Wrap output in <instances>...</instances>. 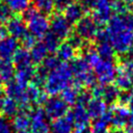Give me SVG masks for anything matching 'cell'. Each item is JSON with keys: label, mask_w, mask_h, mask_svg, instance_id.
<instances>
[{"label": "cell", "mask_w": 133, "mask_h": 133, "mask_svg": "<svg viewBox=\"0 0 133 133\" xmlns=\"http://www.w3.org/2000/svg\"><path fill=\"white\" fill-rule=\"evenodd\" d=\"M6 97L12 99L15 102L19 104L21 108L26 109L28 106L27 100H26V86H23L19 84L17 81H10L6 84L5 91Z\"/></svg>", "instance_id": "30bf717a"}, {"label": "cell", "mask_w": 133, "mask_h": 133, "mask_svg": "<svg viewBox=\"0 0 133 133\" xmlns=\"http://www.w3.org/2000/svg\"><path fill=\"white\" fill-rule=\"evenodd\" d=\"M99 27L91 17H83L75 24V33L84 41L95 38Z\"/></svg>", "instance_id": "ba28073f"}, {"label": "cell", "mask_w": 133, "mask_h": 133, "mask_svg": "<svg viewBox=\"0 0 133 133\" xmlns=\"http://www.w3.org/2000/svg\"><path fill=\"white\" fill-rule=\"evenodd\" d=\"M111 2L109 0H98L94 7L92 19L97 25L103 26L109 22L112 17Z\"/></svg>", "instance_id": "8fae6325"}, {"label": "cell", "mask_w": 133, "mask_h": 133, "mask_svg": "<svg viewBox=\"0 0 133 133\" xmlns=\"http://www.w3.org/2000/svg\"><path fill=\"white\" fill-rule=\"evenodd\" d=\"M6 29H5V27H3V26H1L0 25V41L3 38V37H5L6 36Z\"/></svg>", "instance_id": "681fc988"}, {"label": "cell", "mask_w": 133, "mask_h": 133, "mask_svg": "<svg viewBox=\"0 0 133 133\" xmlns=\"http://www.w3.org/2000/svg\"><path fill=\"white\" fill-rule=\"evenodd\" d=\"M114 81H115L114 85L121 90H130L133 87V78L119 69H117V73Z\"/></svg>", "instance_id": "83f0119b"}, {"label": "cell", "mask_w": 133, "mask_h": 133, "mask_svg": "<svg viewBox=\"0 0 133 133\" xmlns=\"http://www.w3.org/2000/svg\"><path fill=\"white\" fill-rule=\"evenodd\" d=\"M96 50H97V52H98V54H99L101 59L112 60V58L114 57V50H113L111 44L109 43V41L97 43Z\"/></svg>", "instance_id": "f1b7e54d"}, {"label": "cell", "mask_w": 133, "mask_h": 133, "mask_svg": "<svg viewBox=\"0 0 133 133\" xmlns=\"http://www.w3.org/2000/svg\"><path fill=\"white\" fill-rule=\"evenodd\" d=\"M91 96L94 98H100L103 100V102L106 105H112L114 104L119 95V89L114 84H96L92 86V89L90 91Z\"/></svg>", "instance_id": "8992f818"}, {"label": "cell", "mask_w": 133, "mask_h": 133, "mask_svg": "<svg viewBox=\"0 0 133 133\" xmlns=\"http://www.w3.org/2000/svg\"><path fill=\"white\" fill-rule=\"evenodd\" d=\"M72 133H90L88 128H76Z\"/></svg>", "instance_id": "c3c4849f"}, {"label": "cell", "mask_w": 133, "mask_h": 133, "mask_svg": "<svg viewBox=\"0 0 133 133\" xmlns=\"http://www.w3.org/2000/svg\"><path fill=\"white\" fill-rule=\"evenodd\" d=\"M73 80V74L70 64L61 62L56 69L49 72L44 88L46 95L56 96L60 94L65 87L70 86Z\"/></svg>", "instance_id": "6da1fadb"}, {"label": "cell", "mask_w": 133, "mask_h": 133, "mask_svg": "<svg viewBox=\"0 0 133 133\" xmlns=\"http://www.w3.org/2000/svg\"><path fill=\"white\" fill-rule=\"evenodd\" d=\"M86 110L90 118H99L107 111V105L100 98H92L86 105Z\"/></svg>", "instance_id": "ac0fdd59"}, {"label": "cell", "mask_w": 133, "mask_h": 133, "mask_svg": "<svg viewBox=\"0 0 133 133\" xmlns=\"http://www.w3.org/2000/svg\"><path fill=\"white\" fill-rule=\"evenodd\" d=\"M68 43L76 50V49H82L85 45V41L82 39L79 35H77L75 32L71 33L70 36L68 37Z\"/></svg>", "instance_id": "74e56055"}, {"label": "cell", "mask_w": 133, "mask_h": 133, "mask_svg": "<svg viewBox=\"0 0 133 133\" xmlns=\"http://www.w3.org/2000/svg\"><path fill=\"white\" fill-rule=\"evenodd\" d=\"M19 49L18 39L11 36H5L0 41V58L9 60L14 57L15 53Z\"/></svg>", "instance_id": "9a60e30c"}, {"label": "cell", "mask_w": 133, "mask_h": 133, "mask_svg": "<svg viewBox=\"0 0 133 133\" xmlns=\"http://www.w3.org/2000/svg\"><path fill=\"white\" fill-rule=\"evenodd\" d=\"M12 63H14L16 69L31 65L32 60H31V56H30L29 51H27V49H25V48L18 49V51L15 53V55L12 57Z\"/></svg>", "instance_id": "cb8c5ba5"}, {"label": "cell", "mask_w": 133, "mask_h": 133, "mask_svg": "<svg viewBox=\"0 0 133 133\" xmlns=\"http://www.w3.org/2000/svg\"><path fill=\"white\" fill-rule=\"evenodd\" d=\"M48 74L49 72L43 68L42 65L38 66L37 69H35L34 71V75H33V78H32V81L31 83L37 87H41V86H44L45 85V82L47 80V77H48Z\"/></svg>", "instance_id": "4dcf8cb0"}, {"label": "cell", "mask_w": 133, "mask_h": 133, "mask_svg": "<svg viewBox=\"0 0 133 133\" xmlns=\"http://www.w3.org/2000/svg\"><path fill=\"white\" fill-rule=\"evenodd\" d=\"M91 99V94L89 91H81L78 94V97H77V100H76V105H81V106H84L86 107L87 103L90 101Z\"/></svg>", "instance_id": "ab89813d"}, {"label": "cell", "mask_w": 133, "mask_h": 133, "mask_svg": "<svg viewBox=\"0 0 133 133\" xmlns=\"http://www.w3.org/2000/svg\"><path fill=\"white\" fill-rule=\"evenodd\" d=\"M17 133H30V132L27 130V131H18Z\"/></svg>", "instance_id": "11a10c76"}, {"label": "cell", "mask_w": 133, "mask_h": 133, "mask_svg": "<svg viewBox=\"0 0 133 133\" xmlns=\"http://www.w3.org/2000/svg\"><path fill=\"white\" fill-rule=\"evenodd\" d=\"M128 106H129V108L131 109V111H133V91H131V97H130Z\"/></svg>", "instance_id": "816d5d0a"}, {"label": "cell", "mask_w": 133, "mask_h": 133, "mask_svg": "<svg viewBox=\"0 0 133 133\" xmlns=\"http://www.w3.org/2000/svg\"><path fill=\"white\" fill-rule=\"evenodd\" d=\"M130 97H131V91L130 90H122V91H119L118 99H117V101L119 102V105H123V106L128 105Z\"/></svg>", "instance_id": "ee69618b"}, {"label": "cell", "mask_w": 133, "mask_h": 133, "mask_svg": "<svg viewBox=\"0 0 133 133\" xmlns=\"http://www.w3.org/2000/svg\"><path fill=\"white\" fill-rule=\"evenodd\" d=\"M71 3L72 0H54V8L57 11H64Z\"/></svg>", "instance_id": "f6af8a7d"}, {"label": "cell", "mask_w": 133, "mask_h": 133, "mask_svg": "<svg viewBox=\"0 0 133 133\" xmlns=\"http://www.w3.org/2000/svg\"><path fill=\"white\" fill-rule=\"evenodd\" d=\"M49 29H50V32L60 41V39L68 38L70 36L72 31V26L63 16L57 14L52 17L50 21Z\"/></svg>", "instance_id": "9c48e42d"}, {"label": "cell", "mask_w": 133, "mask_h": 133, "mask_svg": "<svg viewBox=\"0 0 133 133\" xmlns=\"http://www.w3.org/2000/svg\"><path fill=\"white\" fill-rule=\"evenodd\" d=\"M109 113H110V125H112L113 128L122 129L127 125L130 111L126 106L123 105L114 106L109 110Z\"/></svg>", "instance_id": "4fadbf2b"}, {"label": "cell", "mask_w": 133, "mask_h": 133, "mask_svg": "<svg viewBox=\"0 0 133 133\" xmlns=\"http://www.w3.org/2000/svg\"><path fill=\"white\" fill-rule=\"evenodd\" d=\"M21 42H22V45L24 46L25 49H31V48L33 47V45L36 43V42H35V37H34L31 33H29L28 31H27L26 34L21 38Z\"/></svg>", "instance_id": "60d3db41"}, {"label": "cell", "mask_w": 133, "mask_h": 133, "mask_svg": "<svg viewBox=\"0 0 133 133\" xmlns=\"http://www.w3.org/2000/svg\"><path fill=\"white\" fill-rule=\"evenodd\" d=\"M108 133H125V131L123 129H118V128H113L111 129Z\"/></svg>", "instance_id": "f5cc1de1"}, {"label": "cell", "mask_w": 133, "mask_h": 133, "mask_svg": "<svg viewBox=\"0 0 133 133\" xmlns=\"http://www.w3.org/2000/svg\"><path fill=\"white\" fill-rule=\"evenodd\" d=\"M44 111L48 118L54 121L56 118L65 116L69 113V105L60 97L52 96L45 101Z\"/></svg>", "instance_id": "5b68a950"}, {"label": "cell", "mask_w": 133, "mask_h": 133, "mask_svg": "<svg viewBox=\"0 0 133 133\" xmlns=\"http://www.w3.org/2000/svg\"><path fill=\"white\" fill-rule=\"evenodd\" d=\"M109 43L114 52L118 54H127V52L133 47V32L131 30H123L109 33Z\"/></svg>", "instance_id": "277c9868"}, {"label": "cell", "mask_w": 133, "mask_h": 133, "mask_svg": "<svg viewBox=\"0 0 133 133\" xmlns=\"http://www.w3.org/2000/svg\"><path fill=\"white\" fill-rule=\"evenodd\" d=\"M75 49L68 43H61L59 44L57 50H56V56L58 57V59L62 62H66L70 60H73L75 58Z\"/></svg>", "instance_id": "d4e9b609"}, {"label": "cell", "mask_w": 133, "mask_h": 133, "mask_svg": "<svg viewBox=\"0 0 133 133\" xmlns=\"http://www.w3.org/2000/svg\"><path fill=\"white\" fill-rule=\"evenodd\" d=\"M34 7L42 14H51L54 9V0H32Z\"/></svg>", "instance_id": "d6a6232c"}, {"label": "cell", "mask_w": 133, "mask_h": 133, "mask_svg": "<svg viewBox=\"0 0 133 133\" xmlns=\"http://www.w3.org/2000/svg\"><path fill=\"white\" fill-rule=\"evenodd\" d=\"M12 129L18 131H27L30 126V114L26 109L19 110V112L12 117Z\"/></svg>", "instance_id": "ffe728a7"}, {"label": "cell", "mask_w": 133, "mask_h": 133, "mask_svg": "<svg viewBox=\"0 0 133 133\" xmlns=\"http://www.w3.org/2000/svg\"><path fill=\"white\" fill-rule=\"evenodd\" d=\"M30 0H4V3L15 12H23L29 7Z\"/></svg>", "instance_id": "1f68e13d"}, {"label": "cell", "mask_w": 133, "mask_h": 133, "mask_svg": "<svg viewBox=\"0 0 133 133\" xmlns=\"http://www.w3.org/2000/svg\"><path fill=\"white\" fill-rule=\"evenodd\" d=\"M117 69L112 60L100 59L94 66V74L96 79L101 84H110L116 77Z\"/></svg>", "instance_id": "3957f363"}, {"label": "cell", "mask_w": 133, "mask_h": 133, "mask_svg": "<svg viewBox=\"0 0 133 133\" xmlns=\"http://www.w3.org/2000/svg\"><path fill=\"white\" fill-rule=\"evenodd\" d=\"M26 100L28 106L33 104H42L47 100V95L46 92L41 91L39 87L30 83L26 86Z\"/></svg>", "instance_id": "d6986e66"}, {"label": "cell", "mask_w": 133, "mask_h": 133, "mask_svg": "<svg viewBox=\"0 0 133 133\" xmlns=\"http://www.w3.org/2000/svg\"><path fill=\"white\" fill-rule=\"evenodd\" d=\"M74 123L69 114L54 119L50 125V130L52 133H72Z\"/></svg>", "instance_id": "2e32d148"}, {"label": "cell", "mask_w": 133, "mask_h": 133, "mask_svg": "<svg viewBox=\"0 0 133 133\" xmlns=\"http://www.w3.org/2000/svg\"><path fill=\"white\" fill-rule=\"evenodd\" d=\"M122 1H124V2L127 3V4H131V3H133V0H122Z\"/></svg>", "instance_id": "db71d44e"}, {"label": "cell", "mask_w": 133, "mask_h": 133, "mask_svg": "<svg viewBox=\"0 0 133 133\" xmlns=\"http://www.w3.org/2000/svg\"><path fill=\"white\" fill-rule=\"evenodd\" d=\"M19 104L8 97H4L0 103V112L6 117H14L19 112Z\"/></svg>", "instance_id": "603a6c76"}, {"label": "cell", "mask_w": 133, "mask_h": 133, "mask_svg": "<svg viewBox=\"0 0 133 133\" xmlns=\"http://www.w3.org/2000/svg\"><path fill=\"white\" fill-rule=\"evenodd\" d=\"M30 56H31V60L34 63H42L44 61V59L48 56V51L45 47V45L43 44V42H38L35 43L33 45V47L30 49L29 51Z\"/></svg>", "instance_id": "484cf974"}, {"label": "cell", "mask_w": 133, "mask_h": 133, "mask_svg": "<svg viewBox=\"0 0 133 133\" xmlns=\"http://www.w3.org/2000/svg\"><path fill=\"white\" fill-rule=\"evenodd\" d=\"M43 44L45 45L46 49L48 52L52 53V52H56L58 46H59V39L54 35L52 34L50 31L47 32V34L44 36V39H43Z\"/></svg>", "instance_id": "836d02e7"}, {"label": "cell", "mask_w": 133, "mask_h": 133, "mask_svg": "<svg viewBox=\"0 0 133 133\" xmlns=\"http://www.w3.org/2000/svg\"><path fill=\"white\" fill-rule=\"evenodd\" d=\"M0 133H12V126L7 118L0 116Z\"/></svg>", "instance_id": "b9f144b4"}, {"label": "cell", "mask_w": 133, "mask_h": 133, "mask_svg": "<svg viewBox=\"0 0 133 133\" xmlns=\"http://www.w3.org/2000/svg\"><path fill=\"white\" fill-rule=\"evenodd\" d=\"M60 63H61V61L58 59V57L56 55H48L42 62V66L45 68L48 72H50V71L56 69Z\"/></svg>", "instance_id": "d590c367"}, {"label": "cell", "mask_w": 133, "mask_h": 133, "mask_svg": "<svg viewBox=\"0 0 133 133\" xmlns=\"http://www.w3.org/2000/svg\"><path fill=\"white\" fill-rule=\"evenodd\" d=\"M11 17V9L4 2H0V22H7Z\"/></svg>", "instance_id": "f35d334b"}, {"label": "cell", "mask_w": 133, "mask_h": 133, "mask_svg": "<svg viewBox=\"0 0 133 133\" xmlns=\"http://www.w3.org/2000/svg\"><path fill=\"white\" fill-rule=\"evenodd\" d=\"M23 19L27 23V30L35 38L44 37L49 32L50 21L46 15L39 12L35 7H28L23 11Z\"/></svg>", "instance_id": "7a4b0ae2"}, {"label": "cell", "mask_w": 133, "mask_h": 133, "mask_svg": "<svg viewBox=\"0 0 133 133\" xmlns=\"http://www.w3.org/2000/svg\"><path fill=\"white\" fill-rule=\"evenodd\" d=\"M73 77H77V76H81L83 74H86L88 72H90V66L88 65V63L84 60L83 57H78V58H74L70 64Z\"/></svg>", "instance_id": "4316f807"}, {"label": "cell", "mask_w": 133, "mask_h": 133, "mask_svg": "<svg viewBox=\"0 0 133 133\" xmlns=\"http://www.w3.org/2000/svg\"><path fill=\"white\" fill-rule=\"evenodd\" d=\"M5 29H6V32L9 34V36L15 37L16 39H21L28 31L24 19L18 16L11 17L6 22Z\"/></svg>", "instance_id": "7c38bea8"}, {"label": "cell", "mask_w": 133, "mask_h": 133, "mask_svg": "<svg viewBox=\"0 0 133 133\" xmlns=\"http://www.w3.org/2000/svg\"><path fill=\"white\" fill-rule=\"evenodd\" d=\"M125 133H133V111L130 112L129 115V119L127 125L125 126Z\"/></svg>", "instance_id": "bcb514c9"}, {"label": "cell", "mask_w": 133, "mask_h": 133, "mask_svg": "<svg viewBox=\"0 0 133 133\" xmlns=\"http://www.w3.org/2000/svg\"><path fill=\"white\" fill-rule=\"evenodd\" d=\"M111 8L116 15H126L129 10V4L122 0H114L111 2Z\"/></svg>", "instance_id": "8d00e7d4"}, {"label": "cell", "mask_w": 133, "mask_h": 133, "mask_svg": "<svg viewBox=\"0 0 133 133\" xmlns=\"http://www.w3.org/2000/svg\"><path fill=\"white\" fill-rule=\"evenodd\" d=\"M76 128H87L90 124V117L87 113L86 107L81 105H76L73 107V109L68 113Z\"/></svg>", "instance_id": "5bb4252c"}, {"label": "cell", "mask_w": 133, "mask_h": 133, "mask_svg": "<svg viewBox=\"0 0 133 133\" xmlns=\"http://www.w3.org/2000/svg\"><path fill=\"white\" fill-rule=\"evenodd\" d=\"M127 59L129 60H132L133 61V47L127 52Z\"/></svg>", "instance_id": "f907efd6"}, {"label": "cell", "mask_w": 133, "mask_h": 133, "mask_svg": "<svg viewBox=\"0 0 133 133\" xmlns=\"http://www.w3.org/2000/svg\"><path fill=\"white\" fill-rule=\"evenodd\" d=\"M118 69L122 70V71L125 72L127 75H129L130 77L133 78V61H132V60H129V59L125 60V61L121 64V66H119Z\"/></svg>", "instance_id": "7bdbcfd3"}, {"label": "cell", "mask_w": 133, "mask_h": 133, "mask_svg": "<svg viewBox=\"0 0 133 133\" xmlns=\"http://www.w3.org/2000/svg\"><path fill=\"white\" fill-rule=\"evenodd\" d=\"M98 0H81V4L83 5V7L85 9H89V8H94L96 3Z\"/></svg>", "instance_id": "7dc6e473"}, {"label": "cell", "mask_w": 133, "mask_h": 133, "mask_svg": "<svg viewBox=\"0 0 133 133\" xmlns=\"http://www.w3.org/2000/svg\"><path fill=\"white\" fill-rule=\"evenodd\" d=\"M83 58H84V60L88 63V65H89V66H92V68H94V66L98 63V61L101 59L100 56H99V54H98V52H97V50L94 49V48H86L85 51H84Z\"/></svg>", "instance_id": "e575fe53"}, {"label": "cell", "mask_w": 133, "mask_h": 133, "mask_svg": "<svg viewBox=\"0 0 133 133\" xmlns=\"http://www.w3.org/2000/svg\"><path fill=\"white\" fill-rule=\"evenodd\" d=\"M30 114V133H51L49 118L44 109L35 108L29 112Z\"/></svg>", "instance_id": "52a82bcc"}, {"label": "cell", "mask_w": 133, "mask_h": 133, "mask_svg": "<svg viewBox=\"0 0 133 133\" xmlns=\"http://www.w3.org/2000/svg\"><path fill=\"white\" fill-rule=\"evenodd\" d=\"M61 99L68 104V105H73L76 103L77 97H78V88L75 86H68L65 87L61 92Z\"/></svg>", "instance_id": "f546056e"}, {"label": "cell", "mask_w": 133, "mask_h": 133, "mask_svg": "<svg viewBox=\"0 0 133 133\" xmlns=\"http://www.w3.org/2000/svg\"><path fill=\"white\" fill-rule=\"evenodd\" d=\"M34 71H35V69L33 68L32 64L28 65V66H25V68L17 69V72L15 73V76H16L15 81H17L19 84H21L23 86H27L32 81Z\"/></svg>", "instance_id": "7402d4cb"}, {"label": "cell", "mask_w": 133, "mask_h": 133, "mask_svg": "<svg viewBox=\"0 0 133 133\" xmlns=\"http://www.w3.org/2000/svg\"><path fill=\"white\" fill-rule=\"evenodd\" d=\"M15 76V65L9 60L0 58V84H7Z\"/></svg>", "instance_id": "44dd1931"}, {"label": "cell", "mask_w": 133, "mask_h": 133, "mask_svg": "<svg viewBox=\"0 0 133 133\" xmlns=\"http://www.w3.org/2000/svg\"><path fill=\"white\" fill-rule=\"evenodd\" d=\"M85 8L81 3L78 2H73L71 3L64 10V18L68 20L70 24H76L81 18L84 17Z\"/></svg>", "instance_id": "e0dca14e"}]
</instances>
